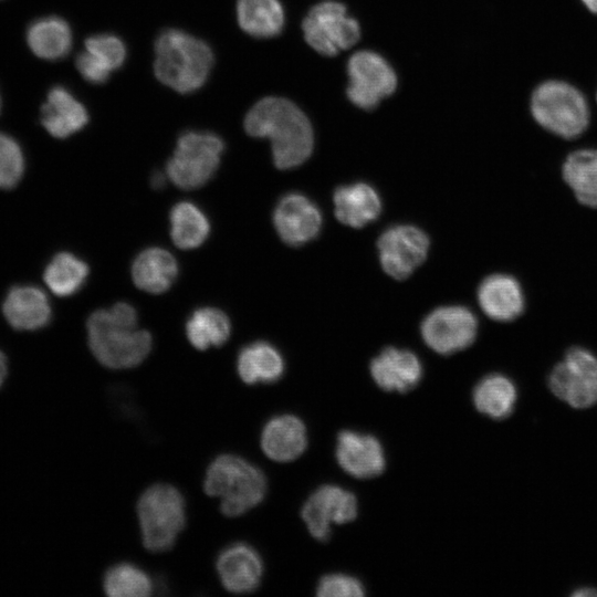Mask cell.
<instances>
[{
    "label": "cell",
    "instance_id": "obj_34",
    "mask_svg": "<svg viewBox=\"0 0 597 597\" xmlns=\"http://www.w3.org/2000/svg\"><path fill=\"white\" fill-rule=\"evenodd\" d=\"M24 172V156L18 142L0 132V189H12Z\"/></svg>",
    "mask_w": 597,
    "mask_h": 597
},
{
    "label": "cell",
    "instance_id": "obj_8",
    "mask_svg": "<svg viewBox=\"0 0 597 597\" xmlns=\"http://www.w3.org/2000/svg\"><path fill=\"white\" fill-rule=\"evenodd\" d=\"M302 29L306 42L320 54L334 56L353 46L359 39L358 22L348 17L344 4L324 1L313 7Z\"/></svg>",
    "mask_w": 597,
    "mask_h": 597
},
{
    "label": "cell",
    "instance_id": "obj_24",
    "mask_svg": "<svg viewBox=\"0 0 597 597\" xmlns=\"http://www.w3.org/2000/svg\"><path fill=\"white\" fill-rule=\"evenodd\" d=\"M178 274L175 258L161 248H149L140 252L132 265L135 285L148 293L158 294L168 290Z\"/></svg>",
    "mask_w": 597,
    "mask_h": 597
},
{
    "label": "cell",
    "instance_id": "obj_2",
    "mask_svg": "<svg viewBox=\"0 0 597 597\" xmlns=\"http://www.w3.org/2000/svg\"><path fill=\"white\" fill-rule=\"evenodd\" d=\"M137 312L128 303L98 310L88 317V346L102 365L113 369L132 368L147 357L153 339L147 331L137 328Z\"/></svg>",
    "mask_w": 597,
    "mask_h": 597
},
{
    "label": "cell",
    "instance_id": "obj_18",
    "mask_svg": "<svg viewBox=\"0 0 597 597\" xmlns=\"http://www.w3.org/2000/svg\"><path fill=\"white\" fill-rule=\"evenodd\" d=\"M85 106L64 86L52 87L41 107V124L55 138H67L85 127Z\"/></svg>",
    "mask_w": 597,
    "mask_h": 597
},
{
    "label": "cell",
    "instance_id": "obj_1",
    "mask_svg": "<svg viewBox=\"0 0 597 597\" xmlns=\"http://www.w3.org/2000/svg\"><path fill=\"white\" fill-rule=\"evenodd\" d=\"M244 129L252 137L271 140L273 161L279 169L294 168L312 154V125L286 98L269 96L260 100L247 113Z\"/></svg>",
    "mask_w": 597,
    "mask_h": 597
},
{
    "label": "cell",
    "instance_id": "obj_29",
    "mask_svg": "<svg viewBox=\"0 0 597 597\" xmlns=\"http://www.w3.org/2000/svg\"><path fill=\"white\" fill-rule=\"evenodd\" d=\"M230 332L228 316L216 307L196 310L186 324L188 341L200 350L221 346L228 341Z\"/></svg>",
    "mask_w": 597,
    "mask_h": 597
},
{
    "label": "cell",
    "instance_id": "obj_23",
    "mask_svg": "<svg viewBox=\"0 0 597 597\" xmlns=\"http://www.w3.org/2000/svg\"><path fill=\"white\" fill-rule=\"evenodd\" d=\"M284 368L280 352L262 341L244 346L237 358L239 377L248 385L275 383L282 377Z\"/></svg>",
    "mask_w": 597,
    "mask_h": 597
},
{
    "label": "cell",
    "instance_id": "obj_36",
    "mask_svg": "<svg viewBox=\"0 0 597 597\" xmlns=\"http://www.w3.org/2000/svg\"><path fill=\"white\" fill-rule=\"evenodd\" d=\"M75 64L82 77L92 84H104L112 73L85 50L77 55Z\"/></svg>",
    "mask_w": 597,
    "mask_h": 597
},
{
    "label": "cell",
    "instance_id": "obj_40",
    "mask_svg": "<svg viewBox=\"0 0 597 597\" xmlns=\"http://www.w3.org/2000/svg\"><path fill=\"white\" fill-rule=\"evenodd\" d=\"M597 596V590L594 589V588H583L580 590H577L576 593H574V596Z\"/></svg>",
    "mask_w": 597,
    "mask_h": 597
},
{
    "label": "cell",
    "instance_id": "obj_6",
    "mask_svg": "<svg viewBox=\"0 0 597 597\" xmlns=\"http://www.w3.org/2000/svg\"><path fill=\"white\" fill-rule=\"evenodd\" d=\"M137 515L144 546L154 553L168 551L186 523L184 496L170 484H154L140 495Z\"/></svg>",
    "mask_w": 597,
    "mask_h": 597
},
{
    "label": "cell",
    "instance_id": "obj_39",
    "mask_svg": "<svg viewBox=\"0 0 597 597\" xmlns=\"http://www.w3.org/2000/svg\"><path fill=\"white\" fill-rule=\"evenodd\" d=\"M590 12L597 14V0H580Z\"/></svg>",
    "mask_w": 597,
    "mask_h": 597
},
{
    "label": "cell",
    "instance_id": "obj_37",
    "mask_svg": "<svg viewBox=\"0 0 597 597\" xmlns=\"http://www.w3.org/2000/svg\"><path fill=\"white\" fill-rule=\"evenodd\" d=\"M150 182L155 189H161L165 186L166 177L163 172L156 171L153 174Z\"/></svg>",
    "mask_w": 597,
    "mask_h": 597
},
{
    "label": "cell",
    "instance_id": "obj_16",
    "mask_svg": "<svg viewBox=\"0 0 597 597\" xmlns=\"http://www.w3.org/2000/svg\"><path fill=\"white\" fill-rule=\"evenodd\" d=\"M216 567L221 584L233 594L255 590L263 574L261 556L247 543L227 546L218 555Z\"/></svg>",
    "mask_w": 597,
    "mask_h": 597
},
{
    "label": "cell",
    "instance_id": "obj_14",
    "mask_svg": "<svg viewBox=\"0 0 597 597\" xmlns=\"http://www.w3.org/2000/svg\"><path fill=\"white\" fill-rule=\"evenodd\" d=\"M273 223L280 238L289 245H302L321 230L322 214L305 196L289 193L281 198L273 212Z\"/></svg>",
    "mask_w": 597,
    "mask_h": 597
},
{
    "label": "cell",
    "instance_id": "obj_25",
    "mask_svg": "<svg viewBox=\"0 0 597 597\" xmlns=\"http://www.w3.org/2000/svg\"><path fill=\"white\" fill-rule=\"evenodd\" d=\"M25 40L38 57L56 61L71 51L73 35L65 20L51 15L33 21L27 30Z\"/></svg>",
    "mask_w": 597,
    "mask_h": 597
},
{
    "label": "cell",
    "instance_id": "obj_10",
    "mask_svg": "<svg viewBox=\"0 0 597 597\" xmlns=\"http://www.w3.org/2000/svg\"><path fill=\"white\" fill-rule=\"evenodd\" d=\"M349 83L347 96L357 107L370 111L391 95L397 76L387 61L373 51L354 53L347 64Z\"/></svg>",
    "mask_w": 597,
    "mask_h": 597
},
{
    "label": "cell",
    "instance_id": "obj_33",
    "mask_svg": "<svg viewBox=\"0 0 597 597\" xmlns=\"http://www.w3.org/2000/svg\"><path fill=\"white\" fill-rule=\"evenodd\" d=\"M85 51L111 72L118 70L127 56L123 40L109 33L94 34L87 38Z\"/></svg>",
    "mask_w": 597,
    "mask_h": 597
},
{
    "label": "cell",
    "instance_id": "obj_20",
    "mask_svg": "<svg viewBox=\"0 0 597 597\" xmlns=\"http://www.w3.org/2000/svg\"><path fill=\"white\" fill-rule=\"evenodd\" d=\"M307 446L306 428L293 415H281L270 419L261 434L263 452L277 462H289L298 458Z\"/></svg>",
    "mask_w": 597,
    "mask_h": 597
},
{
    "label": "cell",
    "instance_id": "obj_26",
    "mask_svg": "<svg viewBox=\"0 0 597 597\" xmlns=\"http://www.w3.org/2000/svg\"><path fill=\"white\" fill-rule=\"evenodd\" d=\"M517 390L514 383L501 374L482 378L473 389V402L483 415L502 420L507 418L516 404Z\"/></svg>",
    "mask_w": 597,
    "mask_h": 597
},
{
    "label": "cell",
    "instance_id": "obj_13",
    "mask_svg": "<svg viewBox=\"0 0 597 597\" xmlns=\"http://www.w3.org/2000/svg\"><path fill=\"white\" fill-rule=\"evenodd\" d=\"M301 514L311 535L318 541H326L332 524L348 523L356 517L357 500L352 492L341 486L322 485L306 500Z\"/></svg>",
    "mask_w": 597,
    "mask_h": 597
},
{
    "label": "cell",
    "instance_id": "obj_12",
    "mask_svg": "<svg viewBox=\"0 0 597 597\" xmlns=\"http://www.w3.org/2000/svg\"><path fill=\"white\" fill-rule=\"evenodd\" d=\"M478 322L464 306H442L431 312L421 324L425 343L434 352L449 355L470 346L475 338Z\"/></svg>",
    "mask_w": 597,
    "mask_h": 597
},
{
    "label": "cell",
    "instance_id": "obj_21",
    "mask_svg": "<svg viewBox=\"0 0 597 597\" xmlns=\"http://www.w3.org/2000/svg\"><path fill=\"white\" fill-rule=\"evenodd\" d=\"M483 312L500 322L512 321L524 308V296L519 282L506 274H493L484 279L478 291Z\"/></svg>",
    "mask_w": 597,
    "mask_h": 597
},
{
    "label": "cell",
    "instance_id": "obj_4",
    "mask_svg": "<svg viewBox=\"0 0 597 597\" xmlns=\"http://www.w3.org/2000/svg\"><path fill=\"white\" fill-rule=\"evenodd\" d=\"M205 492L220 500V511L228 517L244 514L256 506L266 493L263 472L234 454H221L208 467Z\"/></svg>",
    "mask_w": 597,
    "mask_h": 597
},
{
    "label": "cell",
    "instance_id": "obj_35",
    "mask_svg": "<svg viewBox=\"0 0 597 597\" xmlns=\"http://www.w3.org/2000/svg\"><path fill=\"white\" fill-rule=\"evenodd\" d=\"M316 593L320 597H362L365 595V589L355 577L329 574L321 578Z\"/></svg>",
    "mask_w": 597,
    "mask_h": 597
},
{
    "label": "cell",
    "instance_id": "obj_31",
    "mask_svg": "<svg viewBox=\"0 0 597 597\" xmlns=\"http://www.w3.org/2000/svg\"><path fill=\"white\" fill-rule=\"evenodd\" d=\"M88 275L87 264L70 252H60L53 256L44 271V282L57 296H71L85 283Z\"/></svg>",
    "mask_w": 597,
    "mask_h": 597
},
{
    "label": "cell",
    "instance_id": "obj_17",
    "mask_svg": "<svg viewBox=\"0 0 597 597\" xmlns=\"http://www.w3.org/2000/svg\"><path fill=\"white\" fill-rule=\"evenodd\" d=\"M370 374L381 389L407 392L419 384L422 366L412 352L388 347L371 360Z\"/></svg>",
    "mask_w": 597,
    "mask_h": 597
},
{
    "label": "cell",
    "instance_id": "obj_22",
    "mask_svg": "<svg viewBox=\"0 0 597 597\" xmlns=\"http://www.w3.org/2000/svg\"><path fill=\"white\" fill-rule=\"evenodd\" d=\"M334 205L336 218L353 228L376 220L381 211L377 191L365 182L338 187L334 192Z\"/></svg>",
    "mask_w": 597,
    "mask_h": 597
},
{
    "label": "cell",
    "instance_id": "obj_9",
    "mask_svg": "<svg viewBox=\"0 0 597 597\" xmlns=\"http://www.w3.org/2000/svg\"><path fill=\"white\" fill-rule=\"evenodd\" d=\"M548 387L573 408L597 402V357L582 347L570 348L548 376Z\"/></svg>",
    "mask_w": 597,
    "mask_h": 597
},
{
    "label": "cell",
    "instance_id": "obj_19",
    "mask_svg": "<svg viewBox=\"0 0 597 597\" xmlns=\"http://www.w3.org/2000/svg\"><path fill=\"white\" fill-rule=\"evenodd\" d=\"M7 322L18 331H36L46 326L52 311L46 294L33 285H15L2 304Z\"/></svg>",
    "mask_w": 597,
    "mask_h": 597
},
{
    "label": "cell",
    "instance_id": "obj_38",
    "mask_svg": "<svg viewBox=\"0 0 597 597\" xmlns=\"http://www.w3.org/2000/svg\"><path fill=\"white\" fill-rule=\"evenodd\" d=\"M8 373V360L6 355L0 350V387L2 386Z\"/></svg>",
    "mask_w": 597,
    "mask_h": 597
},
{
    "label": "cell",
    "instance_id": "obj_7",
    "mask_svg": "<svg viewBox=\"0 0 597 597\" xmlns=\"http://www.w3.org/2000/svg\"><path fill=\"white\" fill-rule=\"evenodd\" d=\"M223 150L224 143L214 133L184 132L167 161L166 175L181 189L199 188L217 171Z\"/></svg>",
    "mask_w": 597,
    "mask_h": 597
},
{
    "label": "cell",
    "instance_id": "obj_28",
    "mask_svg": "<svg viewBox=\"0 0 597 597\" xmlns=\"http://www.w3.org/2000/svg\"><path fill=\"white\" fill-rule=\"evenodd\" d=\"M563 177L579 202L597 208V149L569 154L563 165Z\"/></svg>",
    "mask_w": 597,
    "mask_h": 597
},
{
    "label": "cell",
    "instance_id": "obj_30",
    "mask_svg": "<svg viewBox=\"0 0 597 597\" xmlns=\"http://www.w3.org/2000/svg\"><path fill=\"white\" fill-rule=\"evenodd\" d=\"M210 224L206 214L192 202L182 201L170 211V235L185 250L201 245L208 238Z\"/></svg>",
    "mask_w": 597,
    "mask_h": 597
},
{
    "label": "cell",
    "instance_id": "obj_5",
    "mask_svg": "<svg viewBox=\"0 0 597 597\" xmlns=\"http://www.w3.org/2000/svg\"><path fill=\"white\" fill-rule=\"evenodd\" d=\"M530 112L540 126L567 139L582 135L590 119L588 102L583 92L556 78L535 86L530 96Z\"/></svg>",
    "mask_w": 597,
    "mask_h": 597
},
{
    "label": "cell",
    "instance_id": "obj_41",
    "mask_svg": "<svg viewBox=\"0 0 597 597\" xmlns=\"http://www.w3.org/2000/svg\"><path fill=\"white\" fill-rule=\"evenodd\" d=\"M596 101H597V93H596Z\"/></svg>",
    "mask_w": 597,
    "mask_h": 597
},
{
    "label": "cell",
    "instance_id": "obj_42",
    "mask_svg": "<svg viewBox=\"0 0 597 597\" xmlns=\"http://www.w3.org/2000/svg\"><path fill=\"white\" fill-rule=\"evenodd\" d=\"M0 105H1V101H0Z\"/></svg>",
    "mask_w": 597,
    "mask_h": 597
},
{
    "label": "cell",
    "instance_id": "obj_32",
    "mask_svg": "<svg viewBox=\"0 0 597 597\" xmlns=\"http://www.w3.org/2000/svg\"><path fill=\"white\" fill-rule=\"evenodd\" d=\"M103 588L112 597H145L154 586L147 573L136 565L118 563L105 573Z\"/></svg>",
    "mask_w": 597,
    "mask_h": 597
},
{
    "label": "cell",
    "instance_id": "obj_15",
    "mask_svg": "<svg viewBox=\"0 0 597 597\" xmlns=\"http://www.w3.org/2000/svg\"><path fill=\"white\" fill-rule=\"evenodd\" d=\"M336 459L346 473L358 479L379 475L386 465L384 449L378 439L352 430L338 433Z\"/></svg>",
    "mask_w": 597,
    "mask_h": 597
},
{
    "label": "cell",
    "instance_id": "obj_27",
    "mask_svg": "<svg viewBox=\"0 0 597 597\" xmlns=\"http://www.w3.org/2000/svg\"><path fill=\"white\" fill-rule=\"evenodd\" d=\"M237 17L241 29L254 38L275 36L284 25L279 0H238Z\"/></svg>",
    "mask_w": 597,
    "mask_h": 597
},
{
    "label": "cell",
    "instance_id": "obj_11",
    "mask_svg": "<svg viewBox=\"0 0 597 597\" xmlns=\"http://www.w3.org/2000/svg\"><path fill=\"white\" fill-rule=\"evenodd\" d=\"M429 244L427 234L417 227H390L377 242L380 264L391 277L405 280L426 260Z\"/></svg>",
    "mask_w": 597,
    "mask_h": 597
},
{
    "label": "cell",
    "instance_id": "obj_3",
    "mask_svg": "<svg viewBox=\"0 0 597 597\" xmlns=\"http://www.w3.org/2000/svg\"><path fill=\"white\" fill-rule=\"evenodd\" d=\"M213 63L211 48L182 30H164L155 41V75L178 93L199 90L207 82Z\"/></svg>",
    "mask_w": 597,
    "mask_h": 597
}]
</instances>
